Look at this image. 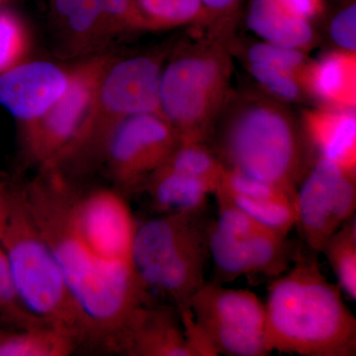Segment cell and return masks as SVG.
I'll return each instance as SVG.
<instances>
[{
  "label": "cell",
  "mask_w": 356,
  "mask_h": 356,
  "mask_svg": "<svg viewBox=\"0 0 356 356\" xmlns=\"http://www.w3.org/2000/svg\"><path fill=\"white\" fill-rule=\"evenodd\" d=\"M70 181L43 170L21 189L26 207L50 245L74 300L84 332V344L118 353L129 321L151 294L132 261L110 262L81 242L67 215Z\"/></svg>",
  "instance_id": "6da1fadb"
},
{
  "label": "cell",
  "mask_w": 356,
  "mask_h": 356,
  "mask_svg": "<svg viewBox=\"0 0 356 356\" xmlns=\"http://www.w3.org/2000/svg\"><path fill=\"white\" fill-rule=\"evenodd\" d=\"M341 293L325 278L315 255L297 248L292 266L268 288L264 303L267 353L355 356L356 318Z\"/></svg>",
  "instance_id": "7a4b0ae2"
},
{
  "label": "cell",
  "mask_w": 356,
  "mask_h": 356,
  "mask_svg": "<svg viewBox=\"0 0 356 356\" xmlns=\"http://www.w3.org/2000/svg\"><path fill=\"white\" fill-rule=\"evenodd\" d=\"M229 105L225 104L210 136L222 166L296 197L308 170L303 138L291 115L278 103L254 96Z\"/></svg>",
  "instance_id": "3957f363"
},
{
  "label": "cell",
  "mask_w": 356,
  "mask_h": 356,
  "mask_svg": "<svg viewBox=\"0 0 356 356\" xmlns=\"http://www.w3.org/2000/svg\"><path fill=\"white\" fill-rule=\"evenodd\" d=\"M210 222L205 211L159 214L137 225L132 261L147 291L161 293L177 311L189 308L205 283Z\"/></svg>",
  "instance_id": "277c9868"
},
{
  "label": "cell",
  "mask_w": 356,
  "mask_h": 356,
  "mask_svg": "<svg viewBox=\"0 0 356 356\" xmlns=\"http://www.w3.org/2000/svg\"><path fill=\"white\" fill-rule=\"evenodd\" d=\"M21 304L35 318L84 344V332L62 269L26 207L13 191L10 212L0 240Z\"/></svg>",
  "instance_id": "5b68a950"
},
{
  "label": "cell",
  "mask_w": 356,
  "mask_h": 356,
  "mask_svg": "<svg viewBox=\"0 0 356 356\" xmlns=\"http://www.w3.org/2000/svg\"><path fill=\"white\" fill-rule=\"evenodd\" d=\"M232 64L218 43H205L173 58L161 72V115L180 140L206 143L229 97Z\"/></svg>",
  "instance_id": "8992f818"
},
{
  "label": "cell",
  "mask_w": 356,
  "mask_h": 356,
  "mask_svg": "<svg viewBox=\"0 0 356 356\" xmlns=\"http://www.w3.org/2000/svg\"><path fill=\"white\" fill-rule=\"evenodd\" d=\"M161 72L159 60L146 56L112 60L98 89L92 120L57 172H81L102 163L107 140L119 123L134 115L161 114Z\"/></svg>",
  "instance_id": "52a82bcc"
},
{
  "label": "cell",
  "mask_w": 356,
  "mask_h": 356,
  "mask_svg": "<svg viewBox=\"0 0 356 356\" xmlns=\"http://www.w3.org/2000/svg\"><path fill=\"white\" fill-rule=\"evenodd\" d=\"M218 217L208 232L215 274L222 282L241 276L276 278L289 268L296 250L286 234L267 227L215 192Z\"/></svg>",
  "instance_id": "ba28073f"
},
{
  "label": "cell",
  "mask_w": 356,
  "mask_h": 356,
  "mask_svg": "<svg viewBox=\"0 0 356 356\" xmlns=\"http://www.w3.org/2000/svg\"><path fill=\"white\" fill-rule=\"evenodd\" d=\"M90 58L69 72L64 95L36 120L23 125L26 156L40 170H57L88 130L95 114L98 89L112 63Z\"/></svg>",
  "instance_id": "9c48e42d"
},
{
  "label": "cell",
  "mask_w": 356,
  "mask_h": 356,
  "mask_svg": "<svg viewBox=\"0 0 356 356\" xmlns=\"http://www.w3.org/2000/svg\"><path fill=\"white\" fill-rule=\"evenodd\" d=\"M188 307L218 355H269L264 343V303L254 292L205 281Z\"/></svg>",
  "instance_id": "30bf717a"
},
{
  "label": "cell",
  "mask_w": 356,
  "mask_h": 356,
  "mask_svg": "<svg viewBox=\"0 0 356 356\" xmlns=\"http://www.w3.org/2000/svg\"><path fill=\"white\" fill-rule=\"evenodd\" d=\"M179 142L177 131L161 114L134 115L122 121L110 135L102 159L115 189L125 196L142 191Z\"/></svg>",
  "instance_id": "8fae6325"
},
{
  "label": "cell",
  "mask_w": 356,
  "mask_h": 356,
  "mask_svg": "<svg viewBox=\"0 0 356 356\" xmlns=\"http://www.w3.org/2000/svg\"><path fill=\"white\" fill-rule=\"evenodd\" d=\"M356 175L318 159L300 182L296 222L304 243L318 254L327 238L355 215Z\"/></svg>",
  "instance_id": "7c38bea8"
},
{
  "label": "cell",
  "mask_w": 356,
  "mask_h": 356,
  "mask_svg": "<svg viewBox=\"0 0 356 356\" xmlns=\"http://www.w3.org/2000/svg\"><path fill=\"white\" fill-rule=\"evenodd\" d=\"M67 215L74 234L93 254L110 262H133L138 222L120 191L98 188L81 193L70 184Z\"/></svg>",
  "instance_id": "4fadbf2b"
},
{
  "label": "cell",
  "mask_w": 356,
  "mask_h": 356,
  "mask_svg": "<svg viewBox=\"0 0 356 356\" xmlns=\"http://www.w3.org/2000/svg\"><path fill=\"white\" fill-rule=\"evenodd\" d=\"M69 79V72L49 62L15 65L0 74V104L24 125L58 102Z\"/></svg>",
  "instance_id": "5bb4252c"
},
{
  "label": "cell",
  "mask_w": 356,
  "mask_h": 356,
  "mask_svg": "<svg viewBox=\"0 0 356 356\" xmlns=\"http://www.w3.org/2000/svg\"><path fill=\"white\" fill-rule=\"evenodd\" d=\"M118 353L128 356H192L175 306L144 304L129 321Z\"/></svg>",
  "instance_id": "9a60e30c"
},
{
  "label": "cell",
  "mask_w": 356,
  "mask_h": 356,
  "mask_svg": "<svg viewBox=\"0 0 356 356\" xmlns=\"http://www.w3.org/2000/svg\"><path fill=\"white\" fill-rule=\"evenodd\" d=\"M216 191L267 227L286 235L295 227V197L277 185L224 168Z\"/></svg>",
  "instance_id": "2e32d148"
},
{
  "label": "cell",
  "mask_w": 356,
  "mask_h": 356,
  "mask_svg": "<svg viewBox=\"0 0 356 356\" xmlns=\"http://www.w3.org/2000/svg\"><path fill=\"white\" fill-rule=\"evenodd\" d=\"M303 125L318 158L356 175V115L355 109L307 110Z\"/></svg>",
  "instance_id": "e0dca14e"
},
{
  "label": "cell",
  "mask_w": 356,
  "mask_h": 356,
  "mask_svg": "<svg viewBox=\"0 0 356 356\" xmlns=\"http://www.w3.org/2000/svg\"><path fill=\"white\" fill-rule=\"evenodd\" d=\"M304 90L327 107L355 109V51H337L309 64L302 79Z\"/></svg>",
  "instance_id": "ac0fdd59"
},
{
  "label": "cell",
  "mask_w": 356,
  "mask_h": 356,
  "mask_svg": "<svg viewBox=\"0 0 356 356\" xmlns=\"http://www.w3.org/2000/svg\"><path fill=\"white\" fill-rule=\"evenodd\" d=\"M159 214L198 213L206 211L208 197L215 192L207 184L161 166L143 186Z\"/></svg>",
  "instance_id": "d6986e66"
},
{
  "label": "cell",
  "mask_w": 356,
  "mask_h": 356,
  "mask_svg": "<svg viewBox=\"0 0 356 356\" xmlns=\"http://www.w3.org/2000/svg\"><path fill=\"white\" fill-rule=\"evenodd\" d=\"M247 24L266 43L284 48L304 51L315 41L310 22L288 13L274 0H252Z\"/></svg>",
  "instance_id": "ffe728a7"
},
{
  "label": "cell",
  "mask_w": 356,
  "mask_h": 356,
  "mask_svg": "<svg viewBox=\"0 0 356 356\" xmlns=\"http://www.w3.org/2000/svg\"><path fill=\"white\" fill-rule=\"evenodd\" d=\"M77 346L74 337L48 325L0 332V356H67Z\"/></svg>",
  "instance_id": "44dd1931"
},
{
  "label": "cell",
  "mask_w": 356,
  "mask_h": 356,
  "mask_svg": "<svg viewBox=\"0 0 356 356\" xmlns=\"http://www.w3.org/2000/svg\"><path fill=\"white\" fill-rule=\"evenodd\" d=\"M135 28L166 29L210 19L201 0H132Z\"/></svg>",
  "instance_id": "7402d4cb"
},
{
  "label": "cell",
  "mask_w": 356,
  "mask_h": 356,
  "mask_svg": "<svg viewBox=\"0 0 356 356\" xmlns=\"http://www.w3.org/2000/svg\"><path fill=\"white\" fill-rule=\"evenodd\" d=\"M161 166L200 180L214 192L219 186L224 170L221 161L206 143L193 140H180L170 158Z\"/></svg>",
  "instance_id": "603a6c76"
},
{
  "label": "cell",
  "mask_w": 356,
  "mask_h": 356,
  "mask_svg": "<svg viewBox=\"0 0 356 356\" xmlns=\"http://www.w3.org/2000/svg\"><path fill=\"white\" fill-rule=\"evenodd\" d=\"M337 280V285L353 301L356 300L355 215L332 234L321 250Z\"/></svg>",
  "instance_id": "cb8c5ba5"
},
{
  "label": "cell",
  "mask_w": 356,
  "mask_h": 356,
  "mask_svg": "<svg viewBox=\"0 0 356 356\" xmlns=\"http://www.w3.org/2000/svg\"><path fill=\"white\" fill-rule=\"evenodd\" d=\"M54 10L77 36H88L107 25L96 0H54Z\"/></svg>",
  "instance_id": "d4e9b609"
},
{
  "label": "cell",
  "mask_w": 356,
  "mask_h": 356,
  "mask_svg": "<svg viewBox=\"0 0 356 356\" xmlns=\"http://www.w3.org/2000/svg\"><path fill=\"white\" fill-rule=\"evenodd\" d=\"M0 322L15 325L18 329L46 325L31 315L21 304L14 286L6 254L1 247H0Z\"/></svg>",
  "instance_id": "484cf974"
},
{
  "label": "cell",
  "mask_w": 356,
  "mask_h": 356,
  "mask_svg": "<svg viewBox=\"0 0 356 356\" xmlns=\"http://www.w3.org/2000/svg\"><path fill=\"white\" fill-rule=\"evenodd\" d=\"M248 63H261L286 70L296 77L301 84L309 65L304 51L276 46L266 42L250 47L248 51Z\"/></svg>",
  "instance_id": "4316f807"
},
{
  "label": "cell",
  "mask_w": 356,
  "mask_h": 356,
  "mask_svg": "<svg viewBox=\"0 0 356 356\" xmlns=\"http://www.w3.org/2000/svg\"><path fill=\"white\" fill-rule=\"evenodd\" d=\"M250 74L270 95L285 102H299L305 90L290 72L261 63H248Z\"/></svg>",
  "instance_id": "83f0119b"
},
{
  "label": "cell",
  "mask_w": 356,
  "mask_h": 356,
  "mask_svg": "<svg viewBox=\"0 0 356 356\" xmlns=\"http://www.w3.org/2000/svg\"><path fill=\"white\" fill-rule=\"evenodd\" d=\"M27 42L20 21L11 13L0 11V74L20 64Z\"/></svg>",
  "instance_id": "f1b7e54d"
},
{
  "label": "cell",
  "mask_w": 356,
  "mask_h": 356,
  "mask_svg": "<svg viewBox=\"0 0 356 356\" xmlns=\"http://www.w3.org/2000/svg\"><path fill=\"white\" fill-rule=\"evenodd\" d=\"M332 41L343 51H356V4L351 3L332 21Z\"/></svg>",
  "instance_id": "f546056e"
},
{
  "label": "cell",
  "mask_w": 356,
  "mask_h": 356,
  "mask_svg": "<svg viewBox=\"0 0 356 356\" xmlns=\"http://www.w3.org/2000/svg\"><path fill=\"white\" fill-rule=\"evenodd\" d=\"M107 25L135 28L132 0H96Z\"/></svg>",
  "instance_id": "4dcf8cb0"
},
{
  "label": "cell",
  "mask_w": 356,
  "mask_h": 356,
  "mask_svg": "<svg viewBox=\"0 0 356 356\" xmlns=\"http://www.w3.org/2000/svg\"><path fill=\"white\" fill-rule=\"evenodd\" d=\"M274 1L288 13L308 21L324 10L323 0H274Z\"/></svg>",
  "instance_id": "1f68e13d"
},
{
  "label": "cell",
  "mask_w": 356,
  "mask_h": 356,
  "mask_svg": "<svg viewBox=\"0 0 356 356\" xmlns=\"http://www.w3.org/2000/svg\"><path fill=\"white\" fill-rule=\"evenodd\" d=\"M11 195H13V191L7 188L6 185L0 182V240L3 236L4 229H6L7 221H8Z\"/></svg>",
  "instance_id": "d6a6232c"
},
{
  "label": "cell",
  "mask_w": 356,
  "mask_h": 356,
  "mask_svg": "<svg viewBox=\"0 0 356 356\" xmlns=\"http://www.w3.org/2000/svg\"><path fill=\"white\" fill-rule=\"evenodd\" d=\"M203 6L207 8L211 17L214 15H221L231 13L238 6L240 0H201Z\"/></svg>",
  "instance_id": "836d02e7"
}]
</instances>
